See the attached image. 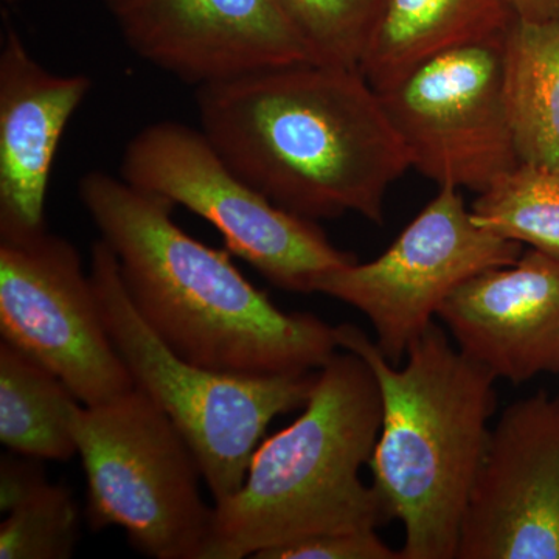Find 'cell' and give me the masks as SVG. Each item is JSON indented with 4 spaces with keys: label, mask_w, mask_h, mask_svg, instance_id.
Masks as SVG:
<instances>
[{
    "label": "cell",
    "mask_w": 559,
    "mask_h": 559,
    "mask_svg": "<svg viewBox=\"0 0 559 559\" xmlns=\"http://www.w3.org/2000/svg\"><path fill=\"white\" fill-rule=\"evenodd\" d=\"M92 80L44 68L13 25L0 47V238L47 229V189L62 134Z\"/></svg>",
    "instance_id": "5bb4252c"
},
{
    "label": "cell",
    "mask_w": 559,
    "mask_h": 559,
    "mask_svg": "<svg viewBox=\"0 0 559 559\" xmlns=\"http://www.w3.org/2000/svg\"><path fill=\"white\" fill-rule=\"evenodd\" d=\"M255 559H401L378 536L377 530L360 532L322 533L272 547L253 557Z\"/></svg>",
    "instance_id": "44dd1931"
},
{
    "label": "cell",
    "mask_w": 559,
    "mask_h": 559,
    "mask_svg": "<svg viewBox=\"0 0 559 559\" xmlns=\"http://www.w3.org/2000/svg\"><path fill=\"white\" fill-rule=\"evenodd\" d=\"M120 178L207 221L231 255L289 293H316L320 280L358 261L333 246L316 221L250 186L201 128L173 120L142 128L123 151Z\"/></svg>",
    "instance_id": "52a82bcc"
},
{
    "label": "cell",
    "mask_w": 559,
    "mask_h": 559,
    "mask_svg": "<svg viewBox=\"0 0 559 559\" xmlns=\"http://www.w3.org/2000/svg\"><path fill=\"white\" fill-rule=\"evenodd\" d=\"M502 79L521 162L559 170V17L514 20L502 40Z\"/></svg>",
    "instance_id": "2e32d148"
},
{
    "label": "cell",
    "mask_w": 559,
    "mask_h": 559,
    "mask_svg": "<svg viewBox=\"0 0 559 559\" xmlns=\"http://www.w3.org/2000/svg\"><path fill=\"white\" fill-rule=\"evenodd\" d=\"M3 2H5L7 5H14V3L21 2V0H3Z\"/></svg>",
    "instance_id": "603a6c76"
},
{
    "label": "cell",
    "mask_w": 559,
    "mask_h": 559,
    "mask_svg": "<svg viewBox=\"0 0 559 559\" xmlns=\"http://www.w3.org/2000/svg\"><path fill=\"white\" fill-rule=\"evenodd\" d=\"M91 278L114 347L134 388L148 395L182 433L215 503L245 484L250 460L278 415L304 409L318 370L242 377L194 366L168 348L140 318L103 240L91 249Z\"/></svg>",
    "instance_id": "5b68a950"
},
{
    "label": "cell",
    "mask_w": 559,
    "mask_h": 559,
    "mask_svg": "<svg viewBox=\"0 0 559 559\" xmlns=\"http://www.w3.org/2000/svg\"><path fill=\"white\" fill-rule=\"evenodd\" d=\"M522 252L521 242L477 226L459 189L441 187L377 260L331 272L316 293L362 312L382 356L400 366L455 289L480 272L513 264Z\"/></svg>",
    "instance_id": "ba28073f"
},
{
    "label": "cell",
    "mask_w": 559,
    "mask_h": 559,
    "mask_svg": "<svg viewBox=\"0 0 559 559\" xmlns=\"http://www.w3.org/2000/svg\"><path fill=\"white\" fill-rule=\"evenodd\" d=\"M344 352L366 360L380 385L382 423L370 460L389 520L404 527L401 559H457L463 516L487 450L496 377L437 323L393 366L358 326H336Z\"/></svg>",
    "instance_id": "3957f363"
},
{
    "label": "cell",
    "mask_w": 559,
    "mask_h": 559,
    "mask_svg": "<svg viewBox=\"0 0 559 559\" xmlns=\"http://www.w3.org/2000/svg\"><path fill=\"white\" fill-rule=\"evenodd\" d=\"M439 318L498 380L559 373V259L530 248L509 266L480 272L451 294Z\"/></svg>",
    "instance_id": "4fadbf2b"
},
{
    "label": "cell",
    "mask_w": 559,
    "mask_h": 559,
    "mask_svg": "<svg viewBox=\"0 0 559 559\" xmlns=\"http://www.w3.org/2000/svg\"><path fill=\"white\" fill-rule=\"evenodd\" d=\"M7 513L0 525V559L72 558L80 513L68 488L40 480Z\"/></svg>",
    "instance_id": "d6986e66"
},
{
    "label": "cell",
    "mask_w": 559,
    "mask_h": 559,
    "mask_svg": "<svg viewBox=\"0 0 559 559\" xmlns=\"http://www.w3.org/2000/svg\"><path fill=\"white\" fill-rule=\"evenodd\" d=\"M457 559H559V395L503 411L463 516Z\"/></svg>",
    "instance_id": "8fae6325"
},
{
    "label": "cell",
    "mask_w": 559,
    "mask_h": 559,
    "mask_svg": "<svg viewBox=\"0 0 559 559\" xmlns=\"http://www.w3.org/2000/svg\"><path fill=\"white\" fill-rule=\"evenodd\" d=\"M474 223L506 240L559 259V170L521 162L479 194Z\"/></svg>",
    "instance_id": "ac0fdd59"
},
{
    "label": "cell",
    "mask_w": 559,
    "mask_h": 559,
    "mask_svg": "<svg viewBox=\"0 0 559 559\" xmlns=\"http://www.w3.org/2000/svg\"><path fill=\"white\" fill-rule=\"evenodd\" d=\"M80 401L53 371L0 342V443L39 460L72 459L70 418Z\"/></svg>",
    "instance_id": "e0dca14e"
},
{
    "label": "cell",
    "mask_w": 559,
    "mask_h": 559,
    "mask_svg": "<svg viewBox=\"0 0 559 559\" xmlns=\"http://www.w3.org/2000/svg\"><path fill=\"white\" fill-rule=\"evenodd\" d=\"M87 481V522L119 527L153 559H201L213 507L201 496L197 455L164 411L138 388L70 418Z\"/></svg>",
    "instance_id": "8992f818"
},
{
    "label": "cell",
    "mask_w": 559,
    "mask_h": 559,
    "mask_svg": "<svg viewBox=\"0 0 559 559\" xmlns=\"http://www.w3.org/2000/svg\"><path fill=\"white\" fill-rule=\"evenodd\" d=\"M319 62L359 68L385 0H275Z\"/></svg>",
    "instance_id": "ffe728a7"
},
{
    "label": "cell",
    "mask_w": 559,
    "mask_h": 559,
    "mask_svg": "<svg viewBox=\"0 0 559 559\" xmlns=\"http://www.w3.org/2000/svg\"><path fill=\"white\" fill-rule=\"evenodd\" d=\"M0 334L53 371L81 404L134 389L79 250L44 229L0 238Z\"/></svg>",
    "instance_id": "30bf717a"
},
{
    "label": "cell",
    "mask_w": 559,
    "mask_h": 559,
    "mask_svg": "<svg viewBox=\"0 0 559 559\" xmlns=\"http://www.w3.org/2000/svg\"><path fill=\"white\" fill-rule=\"evenodd\" d=\"M81 204L119 264L140 318L180 358L242 377L310 373L340 349L336 326L285 312L230 259L173 219L175 204L94 170L79 182Z\"/></svg>",
    "instance_id": "7a4b0ae2"
},
{
    "label": "cell",
    "mask_w": 559,
    "mask_h": 559,
    "mask_svg": "<svg viewBox=\"0 0 559 559\" xmlns=\"http://www.w3.org/2000/svg\"><path fill=\"white\" fill-rule=\"evenodd\" d=\"M514 20L507 0H385L359 69L382 91L441 53L500 43Z\"/></svg>",
    "instance_id": "9a60e30c"
},
{
    "label": "cell",
    "mask_w": 559,
    "mask_h": 559,
    "mask_svg": "<svg viewBox=\"0 0 559 559\" xmlns=\"http://www.w3.org/2000/svg\"><path fill=\"white\" fill-rule=\"evenodd\" d=\"M518 20L543 22L558 20L559 0H507Z\"/></svg>",
    "instance_id": "7402d4cb"
},
{
    "label": "cell",
    "mask_w": 559,
    "mask_h": 559,
    "mask_svg": "<svg viewBox=\"0 0 559 559\" xmlns=\"http://www.w3.org/2000/svg\"><path fill=\"white\" fill-rule=\"evenodd\" d=\"M124 43L194 86L318 61L275 0H105Z\"/></svg>",
    "instance_id": "7c38bea8"
},
{
    "label": "cell",
    "mask_w": 559,
    "mask_h": 559,
    "mask_svg": "<svg viewBox=\"0 0 559 559\" xmlns=\"http://www.w3.org/2000/svg\"><path fill=\"white\" fill-rule=\"evenodd\" d=\"M502 40L447 51L377 91L412 168L440 189L480 194L521 164L503 94Z\"/></svg>",
    "instance_id": "9c48e42d"
},
{
    "label": "cell",
    "mask_w": 559,
    "mask_h": 559,
    "mask_svg": "<svg viewBox=\"0 0 559 559\" xmlns=\"http://www.w3.org/2000/svg\"><path fill=\"white\" fill-rule=\"evenodd\" d=\"M380 385L366 360L336 353L318 370L304 412L253 452L245 484L215 503L201 559L253 558L322 533L389 521L369 465L380 437Z\"/></svg>",
    "instance_id": "277c9868"
},
{
    "label": "cell",
    "mask_w": 559,
    "mask_h": 559,
    "mask_svg": "<svg viewBox=\"0 0 559 559\" xmlns=\"http://www.w3.org/2000/svg\"><path fill=\"white\" fill-rule=\"evenodd\" d=\"M201 130L224 160L305 219L382 224L409 154L359 68L308 61L197 87Z\"/></svg>",
    "instance_id": "6da1fadb"
}]
</instances>
